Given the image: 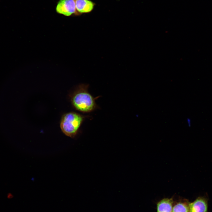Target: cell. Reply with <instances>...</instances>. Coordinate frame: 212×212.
Returning a JSON list of instances; mask_svg holds the SVG:
<instances>
[{"label": "cell", "instance_id": "obj_5", "mask_svg": "<svg viewBox=\"0 0 212 212\" xmlns=\"http://www.w3.org/2000/svg\"><path fill=\"white\" fill-rule=\"evenodd\" d=\"M75 3L76 11L80 14L91 12L95 5L90 0H75Z\"/></svg>", "mask_w": 212, "mask_h": 212}, {"label": "cell", "instance_id": "obj_2", "mask_svg": "<svg viewBox=\"0 0 212 212\" xmlns=\"http://www.w3.org/2000/svg\"><path fill=\"white\" fill-rule=\"evenodd\" d=\"M87 117L74 112H70L62 116L60 124L62 132L67 136L74 137L85 119Z\"/></svg>", "mask_w": 212, "mask_h": 212}, {"label": "cell", "instance_id": "obj_1", "mask_svg": "<svg viewBox=\"0 0 212 212\" xmlns=\"http://www.w3.org/2000/svg\"><path fill=\"white\" fill-rule=\"evenodd\" d=\"M89 85H80L71 96L72 104L77 110L83 112H91L98 108L95 100L99 97H94L88 91Z\"/></svg>", "mask_w": 212, "mask_h": 212}, {"label": "cell", "instance_id": "obj_4", "mask_svg": "<svg viewBox=\"0 0 212 212\" xmlns=\"http://www.w3.org/2000/svg\"><path fill=\"white\" fill-rule=\"evenodd\" d=\"M188 205L189 212H207V201L204 197H198Z\"/></svg>", "mask_w": 212, "mask_h": 212}, {"label": "cell", "instance_id": "obj_7", "mask_svg": "<svg viewBox=\"0 0 212 212\" xmlns=\"http://www.w3.org/2000/svg\"><path fill=\"white\" fill-rule=\"evenodd\" d=\"M172 212H189V205L185 203H178L173 207Z\"/></svg>", "mask_w": 212, "mask_h": 212}, {"label": "cell", "instance_id": "obj_6", "mask_svg": "<svg viewBox=\"0 0 212 212\" xmlns=\"http://www.w3.org/2000/svg\"><path fill=\"white\" fill-rule=\"evenodd\" d=\"M173 201L172 199L164 198L157 205V212H172Z\"/></svg>", "mask_w": 212, "mask_h": 212}, {"label": "cell", "instance_id": "obj_3", "mask_svg": "<svg viewBox=\"0 0 212 212\" xmlns=\"http://www.w3.org/2000/svg\"><path fill=\"white\" fill-rule=\"evenodd\" d=\"M56 10L59 14L70 16L77 11L75 0H60L57 3Z\"/></svg>", "mask_w": 212, "mask_h": 212}, {"label": "cell", "instance_id": "obj_8", "mask_svg": "<svg viewBox=\"0 0 212 212\" xmlns=\"http://www.w3.org/2000/svg\"><path fill=\"white\" fill-rule=\"evenodd\" d=\"M187 123L188 124V125L189 126H190L191 125V119L189 118H188L187 119Z\"/></svg>", "mask_w": 212, "mask_h": 212}]
</instances>
